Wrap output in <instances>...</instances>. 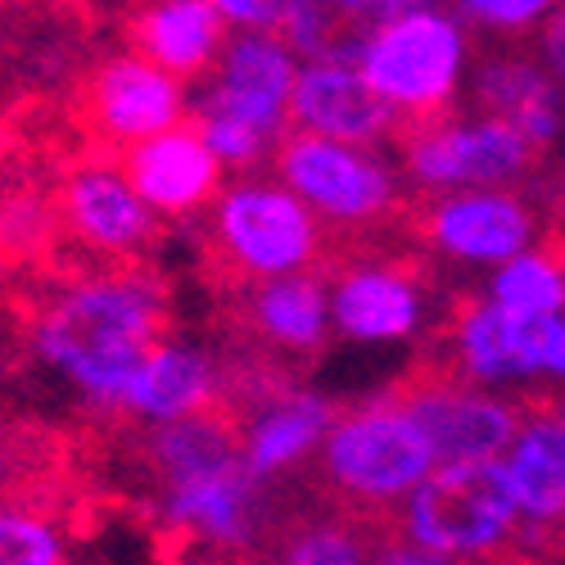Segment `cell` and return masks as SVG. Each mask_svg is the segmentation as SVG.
Returning <instances> with one entry per match:
<instances>
[{
    "label": "cell",
    "mask_w": 565,
    "mask_h": 565,
    "mask_svg": "<svg viewBox=\"0 0 565 565\" xmlns=\"http://www.w3.org/2000/svg\"><path fill=\"white\" fill-rule=\"evenodd\" d=\"M290 131H308L340 146H381L398 136V114L366 86L358 64L312 60L299 68L290 96Z\"/></svg>",
    "instance_id": "14"
},
{
    "label": "cell",
    "mask_w": 565,
    "mask_h": 565,
    "mask_svg": "<svg viewBox=\"0 0 565 565\" xmlns=\"http://www.w3.org/2000/svg\"><path fill=\"white\" fill-rule=\"evenodd\" d=\"M204 565H241V561H226V556H213V561H204Z\"/></svg>",
    "instance_id": "34"
},
{
    "label": "cell",
    "mask_w": 565,
    "mask_h": 565,
    "mask_svg": "<svg viewBox=\"0 0 565 565\" xmlns=\"http://www.w3.org/2000/svg\"><path fill=\"white\" fill-rule=\"evenodd\" d=\"M502 312H521V317H556L565 308V235H556L552 249L521 254L498 267L493 276V295Z\"/></svg>",
    "instance_id": "24"
},
{
    "label": "cell",
    "mask_w": 565,
    "mask_h": 565,
    "mask_svg": "<svg viewBox=\"0 0 565 565\" xmlns=\"http://www.w3.org/2000/svg\"><path fill=\"white\" fill-rule=\"evenodd\" d=\"M122 177L131 181V191L146 200L154 213L181 217L195 213L209 200H217L222 185V163L204 146V136L195 122H181L154 140H140L122 159Z\"/></svg>",
    "instance_id": "18"
},
{
    "label": "cell",
    "mask_w": 565,
    "mask_h": 565,
    "mask_svg": "<svg viewBox=\"0 0 565 565\" xmlns=\"http://www.w3.org/2000/svg\"><path fill=\"white\" fill-rule=\"evenodd\" d=\"M127 41L140 60L185 82L217 64L226 45V19L213 10V0H131Z\"/></svg>",
    "instance_id": "19"
},
{
    "label": "cell",
    "mask_w": 565,
    "mask_h": 565,
    "mask_svg": "<svg viewBox=\"0 0 565 565\" xmlns=\"http://www.w3.org/2000/svg\"><path fill=\"white\" fill-rule=\"evenodd\" d=\"M276 181L286 185L295 200L317 222H331L340 231H353L358 241L371 226L407 222V204L398 195L394 172L375 159L371 150L340 146V140H321L308 131H286L271 150Z\"/></svg>",
    "instance_id": "5"
},
{
    "label": "cell",
    "mask_w": 565,
    "mask_h": 565,
    "mask_svg": "<svg viewBox=\"0 0 565 565\" xmlns=\"http://www.w3.org/2000/svg\"><path fill=\"white\" fill-rule=\"evenodd\" d=\"M394 140L403 146L407 177L426 195L452 191V185H466V191L515 185L539 159L530 140L498 118L461 122L457 114H448V118H430L420 127H403Z\"/></svg>",
    "instance_id": "7"
},
{
    "label": "cell",
    "mask_w": 565,
    "mask_h": 565,
    "mask_svg": "<svg viewBox=\"0 0 565 565\" xmlns=\"http://www.w3.org/2000/svg\"><path fill=\"white\" fill-rule=\"evenodd\" d=\"M484 565H543V561L521 556V552H502V556H493V561H484Z\"/></svg>",
    "instance_id": "33"
},
{
    "label": "cell",
    "mask_w": 565,
    "mask_h": 565,
    "mask_svg": "<svg viewBox=\"0 0 565 565\" xmlns=\"http://www.w3.org/2000/svg\"><path fill=\"white\" fill-rule=\"evenodd\" d=\"M543 366L556 371V375H565V321H556V331L547 340V353H543Z\"/></svg>",
    "instance_id": "32"
},
{
    "label": "cell",
    "mask_w": 565,
    "mask_h": 565,
    "mask_svg": "<svg viewBox=\"0 0 565 565\" xmlns=\"http://www.w3.org/2000/svg\"><path fill=\"white\" fill-rule=\"evenodd\" d=\"M68 539L41 511L0 502V565H64Z\"/></svg>",
    "instance_id": "25"
},
{
    "label": "cell",
    "mask_w": 565,
    "mask_h": 565,
    "mask_svg": "<svg viewBox=\"0 0 565 565\" xmlns=\"http://www.w3.org/2000/svg\"><path fill=\"white\" fill-rule=\"evenodd\" d=\"M213 241L217 258L231 267L235 280H276L321 271V222L295 200L280 181H241L217 191L213 204Z\"/></svg>",
    "instance_id": "6"
},
{
    "label": "cell",
    "mask_w": 565,
    "mask_h": 565,
    "mask_svg": "<svg viewBox=\"0 0 565 565\" xmlns=\"http://www.w3.org/2000/svg\"><path fill=\"white\" fill-rule=\"evenodd\" d=\"M461 64L466 32L444 10H407L371 28L358 55L366 86L398 114V131L452 114Z\"/></svg>",
    "instance_id": "4"
},
{
    "label": "cell",
    "mask_w": 565,
    "mask_h": 565,
    "mask_svg": "<svg viewBox=\"0 0 565 565\" xmlns=\"http://www.w3.org/2000/svg\"><path fill=\"white\" fill-rule=\"evenodd\" d=\"M470 23L489 32H525L534 19H547L556 0H457Z\"/></svg>",
    "instance_id": "26"
},
{
    "label": "cell",
    "mask_w": 565,
    "mask_h": 565,
    "mask_svg": "<svg viewBox=\"0 0 565 565\" xmlns=\"http://www.w3.org/2000/svg\"><path fill=\"white\" fill-rule=\"evenodd\" d=\"M23 476V457H19V444L10 435H0V493H10Z\"/></svg>",
    "instance_id": "31"
},
{
    "label": "cell",
    "mask_w": 565,
    "mask_h": 565,
    "mask_svg": "<svg viewBox=\"0 0 565 565\" xmlns=\"http://www.w3.org/2000/svg\"><path fill=\"white\" fill-rule=\"evenodd\" d=\"M241 321L258 344L286 358H312L326 344V331H331L326 276L299 271L276 280H249L241 290Z\"/></svg>",
    "instance_id": "21"
},
{
    "label": "cell",
    "mask_w": 565,
    "mask_h": 565,
    "mask_svg": "<svg viewBox=\"0 0 565 565\" xmlns=\"http://www.w3.org/2000/svg\"><path fill=\"white\" fill-rule=\"evenodd\" d=\"M213 10L241 32H271L276 0H213Z\"/></svg>",
    "instance_id": "29"
},
{
    "label": "cell",
    "mask_w": 565,
    "mask_h": 565,
    "mask_svg": "<svg viewBox=\"0 0 565 565\" xmlns=\"http://www.w3.org/2000/svg\"><path fill=\"white\" fill-rule=\"evenodd\" d=\"M303 60L271 32H235L226 36L217 73L195 96V118H235L267 140L290 131V96Z\"/></svg>",
    "instance_id": "9"
},
{
    "label": "cell",
    "mask_w": 565,
    "mask_h": 565,
    "mask_svg": "<svg viewBox=\"0 0 565 565\" xmlns=\"http://www.w3.org/2000/svg\"><path fill=\"white\" fill-rule=\"evenodd\" d=\"M185 114H191L185 86L172 73H163L159 64L140 60L136 51L105 60L86 86V118L109 146L154 140V136L181 127Z\"/></svg>",
    "instance_id": "12"
},
{
    "label": "cell",
    "mask_w": 565,
    "mask_h": 565,
    "mask_svg": "<svg viewBox=\"0 0 565 565\" xmlns=\"http://www.w3.org/2000/svg\"><path fill=\"white\" fill-rule=\"evenodd\" d=\"M394 403L430 439L439 466L461 461H498L521 435V407L498 403L476 385H461L435 362H416L412 375L394 390Z\"/></svg>",
    "instance_id": "8"
},
{
    "label": "cell",
    "mask_w": 565,
    "mask_h": 565,
    "mask_svg": "<svg viewBox=\"0 0 565 565\" xmlns=\"http://www.w3.org/2000/svg\"><path fill=\"white\" fill-rule=\"evenodd\" d=\"M146 457H150V470L159 476V489L163 484H177V480H191V476H204L213 466H226L241 457V435H235V420L226 416V407L217 412H204V416H185V420H172V426H154L150 439H146Z\"/></svg>",
    "instance_id": "23"
},
{
    "label": "cell",
    "mask_w": 565,
    "mask_h": 565,
    "mask_svg": "<svg viewBox=\"0 0 565 565\" xmlns=\"http://www.w3.org/2000/svg\"><path fill=\"white\" fill-rule=\"evenodd\" d=\"M326 290H331V321L344 340L390 344L407 340L420 326V280L412 276V258L349 263Z\"/></svg>",
    "instance_id": "15"
},
{
    "label": "cell",
    "mask_w": 565,
    "mask_h": 565,
    "mask_svg": "<svg viewBox=\"0 0 565 565\" xmlns=\"http://www.w3.org/2000/svg\"><path fill=\"white\" fill-rule=\"evenodd\" d=\"M470 100H476L480 118H498L515 127L539 154L556 146L565 122L552 73L539 64V55L521 51V45H493V51L480 55L476 77H470Z\"/></svg>",
    "instance_id": "16"
},
{
    "label": "cell",
    "mask_w": 565,
    "mask_h": 565,
    "mask_svg": "<svg viewBox=\"0 0 565 565\" xmlns=\"http://www.w3.org/2000/svg\"><path fill=\"white\" fill-rule=\"evenodd\" d=\"M407 213V226L420 241L461 263H511L534 241V209L507 191L420 195Z\"/></svg>",
    "instance_id": "10"
},
{
    "label": "cell",
    "mask_w": 565,
    "mask_h": 565,
    "mask_svg": "<svg viewBox=\"0 0 565 565\" xmlns=\"http://www.w3.org/2000/svg\"><path fill=\"white\" fill-rule=\"evenodd\" d=\"M217 394H222V371L213 353L185 340H159L146 353V362L136 366L122 412L146 420V426H172V420L213 412L222 403Z\"/></svg>",
    "instance_id": "20"
},
{
    "label": "cell",
    "mask_w": 565,
    "mask_h": 565,
    "mask_svg": "<svg viewBox=\"0 0 565 565\" xmlns=\"http://www.w3.org/2000/svg\"><path fill=\"white\" fill-rule=\"evenodd\" d=\"M534 51H539V64L552 73V82L565 86V6H556V10L543 19Z\"/></svg>",
    "instance_id": "28"
},
{
    "label": "cell",
    "mask_w": 565,
    "mask_h": 565,
    "mask_svg": "<svg viewBox=\"0 0 565 565\" xmlns=\"http://www.w3.org/2000/svg\"><path fill=\"white\" fill-rule=\"evenodd\" d=\"M371 565H452V561H448V556H435V552H426V547H416V543H407L403 534L390 530L381 543H375Z\"/></svg>",
    "instance_id": "30"
},
{
    "label": "cell",
    "mask_w": 565,
    "mask_h": 565,
    "mask_svg": "<svg viewBox=\"0 0 565 565\" xmlns=\"http://www.w3.org/2000/svg\"><path fill=\"white\" fill-rule=\"evenodd\" d=\"M394 521H366L358 511H312L299 515L267 543L263 565H371V552Z\"/></svg>",
    "instance_id": "22"
},
{
    "label": "cell",
    "mask_w": 565,
    "mask_h": 565,
    "mask_svg": "<svg viewBox=\"0 0 565 565\" xmlns=\"http://www.w3.org/2000/svg\"><path fill=\"white\" fill-rule=\"evenodd\" d=\"M159 515L172 530L209 543L213 552H245L258 547L267 530V484H258L245 461L235 457L204 470V476L163 484Z\"/></svg>",
    "instance_id": "11"
},
{
    "label": "cell",
    "mask_w": 565,
    "mask_h": 565,
    "mask_svg": "<svg viewBox=\"0 0 565 565\" xmlns=\"http://www.w3.org/2000/svg\"><path fill=\"white\" fill-rule=\"evenodd\" d=\"M235 435H241V461L258 484L280 480L286 470L303 466L308 457H317L321 439L331 435V426L340 420L335 403L317 394V390H299V385H280L263 398L249 403V412L231 416Z\"/></svg>",
    "instance_id": "13"
},
{
    "label": "cell",
    "mask_w": 565,
    "mask_h": 565,
    "mask_svg": "<svg viewBox=\"0 0 565 565\" xmlns=\"http://www.w3.org/2000/svg\"><path fill=\"white\" fill-rule=\"evenodd\" d=\"M515 502L502 476V461L435 466L394 515V534L448 556L452 565H484L511 552Z\"/></svg>",
    "instance_id": "3"
},
{
    "label": "cell",
    "mask_w": 565,
    "mask_h": 565,
    "mask_svg": "<svg viewBox=\"0 0 565 565\" xmlns=\"http://www.w3.org/2000/svg\"><path fill=\"white\" fill-rule=\"evenodd\" d=\"M439 461L420 426L394 398L344 412L317 448V480L344 511L366 521H394V507L430 476Z\"/></svg>",
    "instance_id": "2"
},
{
    "label": "cell",
    "mask_w": 565,
    "mask_h": 565,
    "mask_svg": "<svg viewBox=\"0 0 565 565\" xmlns=\"http://www.w3.org/2000/svg\"><path fill=\"white\" fill-rule=\"evenodd\" d=\"M335 10L349 19V28L366 36L371 28H381L407 10H439V0H335Z\"/></svg>",
    "instance_id": "27"
},
{
    "label": "cell",
    "mask_w": 565,
    "mask_h": 565,
    "mask_svg": "<svg viewBox=\"0 0 565 565\" xmlns=\"http://www.w3.org/2000/svg\"><path fill=\"white\" fill-rule=\"evenodd\" d=\"M60 222L82 245L100 254H136L154 241V209L131 191V181L114 163L73 168L60 185Z\"/></svg>",
    "instance_id": "17"
},
{
    "label": "cell",
    "mask_w": 565,
    "mask_h": 565,
    "mask_svg": "<svg viewBox=\"0 0 565 565\" xmlns=\"http://www.w3.org/2000/svg\"><path fill=\"white\" fill-rule=\"evenodd\" d=\"M163 340V290L146 276H86L36 317V358L100 407H122L146 353Z\"/></svg>",
    "instance_id": "1"
}]
</instances>
